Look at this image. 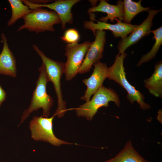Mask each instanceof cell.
<instances>
[{
	"instance_id": "cell-13",
	"label": "cell",
	"mask_w": 162,
	"mask_h": 162,
	"mask_svg": "<svg viewBox=\"0 0 162 162\" xmlns=\"http://www.w3.org/2000/svg\"><path fill=\"white\" fill-rule=\"evenodd\" d=\"M102 12L107 14L106 16L99 18L100 21L107 22L110 20L111 22L117 19L123 21L124 19V6L123 1L118 0L117 4L112 5L107 3L106 1L101 0L99 4L95 6L89 8L88 10L89 14L94 12Z\"/></svg>"
},
{
	"instance_id": "cell-8",
	"label": "cell",
	"mask_w": 162,
	"mask_h": 162,
	"mask_svg": "<svg viewBox=\"0 0 162 162\" xmlns=\"http://www.w3.org/2000/svg\"><path fill=\"white\" fill-rule=\"evenodd\" d=\"M161 10L150 9L148 10L146 19L140 24L138 25L129 36L119 41L117 46L119 54L125 53L129 47L136 43L144 37L149 35L152 31L151 29L153 25V19Z\"/></svg>"
},
{
	"instance_id": "cell-17",
	"label": "cell",
	"mask_w": 162,
	"mask_h": 162,
	"mask_svg": "<svg viewBox=\"0 0 162 162\" xmlns=\"http://www.w3.org/2000/svg\"><path fill=\"white\" fill-rule=\"evenodd\" d=\"M141 0H140L138 2L131 0L123 1V22L130 24L131 20L136 15L142 11L148 12L150 8L143 7L141 4Z\"/></svg>"
},
{
	"instance_id": "cell-20",
	"label": "cell",
	"mask_w": 162,
	"mask_h": 162,
	"mask_svg": "<svg viewBox=\"0 0 162 162\" xmlns=\"http://www.w3.org/2000/svg\"><path fill=\"white\" fill-rule=\"evenodd\" d=\"M80 38L78 31L75 28H71L65 31L61 39L68 44H72L78 43Z\"/></svg>"
},
{
	"instance_id": "cell-12",
	"label": "cell",
	"mask_w": 162,
	"mask_h": 162,
	"mask_svg": "<svg viewBox=\"0 0 162 162\" xmlns=\"http://www.w3.org/2000/svg\"><path fill=\"white\" fill-rule=\"evenodd\" d=\"M93 65L94 68L91 75L82 81L87 86V89L81 99L86 102L90 100L92 96L102 85L105 80L108 78V68L106 63H102L99 60Z\"/></svg>"
},
{
	"instance_id": "cell-18",
	"label": "cell",
	"mask_w": 162,
	"mask_h": 162,
	"mask_svg": "<svg viewBox=\"0 0 162 162\" xmlns=\"http://www.w3.org/2000/svg\"><path fill=\"white\" fill-rule=\"evenodd\" d=\"M12 12L11 16L7 22L8 26L14 24L19 19L23 18L32 11L27 5L20 0H8Z\"/></svg>"
},
{
	"instance_id": "cell-15",
	"label": "cell",
	"mask_w": 162,
	"mask_h": 162,
	"mask_svg": "<svg viewBox=\"0 0 162 162\" xmlns=\"http://www.w3.org/2000/svg\"><path fill=\"white\" fill-rule=\"evenodd\" d=\"M145 87L149 92L156 97H162V62H157L152 75L144 81Z\"/></svg>"
},
{
	"instance_id": "cell-22",
	"label": "cell",
	"mask_w": 162,
	"mask_h": 162,
	"mask_svg": "<svg viewBox=\"0 0 162 162\" xmlns=\"http://www.w3.org/2000/svg\"><path fill=\"white\" fill-rule=\"evenodd\" d=\"M158 120L160 122H162V121H161V119L162 120V119L161 118V116H162V112L161 110H160L158 112Z\"/></svg>"
},
{
	"instance_id": "cell-5",
	"label": "cell",
	"mask_w": 162,
	"mask_h": 162,
	"mask_svg": "<svg viewBox=\"0 0 162 162\" xmlns=\"http://www.w3.org/2000/svg\"><path fill=\"white\" fill-rule=\"evenodd\" d=\"M110 101L114 102L117 107L120 106V99L116 92L102 85L94 94L91 100L76 108V114L78 117L82 116L87 120H91L98 110L103 106L107 107Z\"/></svg>"
},
{
	"instance_id": "cell-2",
	"label": "cell",
	"mask_w": 162,
	"mask_h": 162,
	"mask_svg": "<svg viewBox=\"0 0 162 162\" xmlns=\"http://www.w3.org/2000/svg\"><path fill=\"white\" fill-rule=\"evenodd\" d=\"M127 55L125 53L116 55L114 63L108 68V78L118 83L127 91L128 93L127 98L130 103L133 104L136 101L142 110L149 109L151 106L144 101V95L131 85L127 79L123 63Z\"/></svg>"
},
{
	"instance_id": "cell-14",
	"label": "cell",
	"mask_w": 162,
	"mask_h": 162,
	"mask_svg": "<svg viewBox=\"0 0 162 162\" xmlns=\"http://www.w3.org/2000/svg\"><path fill=\"white\" fill-rule=\"evenodd\" d=\"M1 37L3 46L0 54V74L16 77L17 71L16 59L9 48L4 34L2 33Z\"/></svg>"
},
{
	"instance_id": "cell-19",
	"label": "cell",
	"mask_w": 162,
	"mask_h": 162,
	"mask_svg": "<svg viewBox=\"0 0 162 162\" xmlns=\"http://www.w3.org/2000/svg\"><path fill=\"white\" fill-rule=\"evenodd\" d=\"M154 34L155 39L154 44L149 52L142 56L136 64L140 66L143 63L149 62L153 59L157 54L162 44V26L156 29L151 32Z\"/></svg>"
},
{
	"instance_id": "cell-1",
	"label": "cell",
	"mask_w": 162,
	"mask_h": 162,
	"mask_svg": "<svg viewBox=\"0 0 162 162\" xmlns=\"http://www.w3.org/2000/svg\"><path fill=\"white\" fill-rule=\"evenodd\" d=\"M40 74L36 82V86L32 94L31 103L28 108L25 110L21 117L20 125L34 111L40 108L43 110L42 116L48 117L50 111L53 104L52 97L46 92L47 82L50 81L43 63L39 69Z\"/></svg>"
},
{
	"instance_id": "cell-9",
	"label": "cell",
	"mask_w": 162,
	"mask_h": 162,
	"mask_svg": "<svg viewBox=\"0 0 162 162\" xmlns=\"http://www.w3.org/2000/svg\"><path fill=\"white\" fill-rule=\"evenodd\" d=\"M80 1V0H58L51 3L37 4L31 3L28 0H22L23 3L31 10L38 8H46L55 11L60 17L62 28L64 30L66 24H71L73 22L71 12L72 7Z\"/></svg>"
},
{
	"instance_id": "cell-6",
	"label": "cell",
	"mask_w": 162,
	"mask_h": 162,
	"mask_svg": "<svg viewBox=\"0 0 162 162\" xmlns=\"http://www.w3.org/2000/svg\"><path fill=\"white\" fill-rule=\"evenodd\" d=\"M54 115L50 118L35 116L30 122L29 129L31 137L36 141H43L55 146L62 144H72L60 140L56 137L53 131Z\"/></svg>"
},
{
	"instance_id": "cell-16",
	"label": "cell",
	"mask_w": 162,
	"mask_h": 162,
	"mask_svg": "<svg viewBox=\"0 0 162 162\" xmlns=\"http://www.w3.org/2000/svg\"><path fill=\"white\" fill-rule=\"evenodd\" d=\"M104 162H149L141 156L129 140L124 148L114 157Z\"/></svg>"
},
{
	"instance_id": "cell-7",
	"label": "cell",
	"mask_w": 162,
	"mask_h": 162,
	"mask_svg": "<svg viewBox=\"0 0 162 162\" xmlns=\"http://www.w3.org/2000/svg\"><path fill=\"white\" fill-rule=\"evenodd\" d=\"M91 43L87 41L81 44L77 43L66 45L65 55L67 60L64 63V73L66 80L70 81L78 73Z\"/></svg>"
},
{
	"instance_id": "cell-21",
	"label": "cell",
	"mask_w": 162,
	"mask_h": 162,
	"mask_svg": "<svg viewBox=\"0 0 162 162\" xmlns=\"http://www.w3.org/2000/svg\"><path fill=\"white\" fill-rule=\"evenodd\" d=\"M6 93L0 85V107L2 103L6 100Z\"/></svg>"
},
{
	"instance_id": "cell-10",
	"label": "cell",
	"mask_w": 162,
	"mask_h": 162,
	"mask_svg": "<svg viewBox=\"0 0 162 162\" xmlns=\"http://www.w3.org/2000/svg\"><path fill=\"white\" fill-rule=\"evenodd\" d=\"M106 35V33L104 30L96 31L94 40L91 43L86 52L79 70V74H84L90 71L92 66L103 57Z\"/></svg>"
},
{
	"instance_id": "cell-4",
	"label": "cell",
	"mask_w": 162,
	"mask_h": 162,
	"mask_svg": "<svg viewBox=\"0 0 162 162\" xmlns=\"http://www.w3.org/2000/svg\"><path fill=\"white\" fill-rule=\"evenodd\" d=\"M32 46L40 57L49 81L52 82L54 87L58 100V107L54 115L58 118L62 117L67 110L66 103L63 98L61 83V79L64 72V63L48 58L36 45L33 44Z\"/></svg>"
},
{
	"instance_id": "cell-3",
	"label": "cell",
	"mask_w": 162,
	"mask_h": 162,
	"mask_svg": "<svg viewBox=\"0 0 162 162\" xmlns=\"http://www.w3.org/2000/svg\"><path fill=\"white\" fill-rule=\"evenodd\" d=\"M22 18L24 23L19 28L18 32L26 29L36 33L46 31L54 32L55 31L54 25L61 23L60 17L55 11L43 8L32 10Z\"/></svg>"
},
{
	"instance_id": "cell-11",
	"label": "cell",
	"mask_w": 162,
	"mask_h": 162,
	"mask_svg": "<svg viewBox=\"0 0 162 162\" xmlns=\"http://www.w3.org/2000/svg\"><path fill=\"white\" fill-rule=\"evenodd\" d=\"M94 20H96L97 22L91 20L84 21L83 26L85 29L91 30L94 36L97 30H109L112 32L115 38L120 37L121 39L127 37L138 26L125 23L118 19L116 20L117 22L115 24L100 21L95 19Z\"/></svg>"
}]
</instances>
